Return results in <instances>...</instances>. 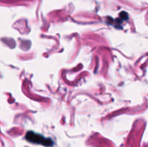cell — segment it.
<instances>
[{
  "label": "cell",
  "instance_id": "1",
  "mask_svg": "<svg viewBox=\"0 0 148 147\" xmlns=\"http://www.w3.org/2000/svg\"><path fill=\"white\" fill-rule=\"evenodd\" d=\"M25 138L30 142L33 144H41L46 146H51L53 144V141L51 138H45L43 135L36 133L32 131H28L25 135Z\"/></svg>",
  "mask_w": 148,
  "mask_h": 147
}]
</instances>
